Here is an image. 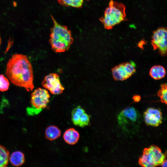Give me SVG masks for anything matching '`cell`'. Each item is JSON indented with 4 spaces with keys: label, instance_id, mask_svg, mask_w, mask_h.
I'll list each match as a JSON object with an SVG mask.
<instances>
[{
    "label": "cell",
    "instance_id": "cell-1",
    "mask_svg": "<svg viewBox=\"0 0 167 167\" xmlns=\"http://www.w3.org/2000/svg\"><path fill=\"white\" fill-rule=\"evenodd\" d=\"M6 74L14 85L23 87L28 92L34 88L32 66L26 55H13L7 63Z\"/></svg>",
    "mask_w": 167,
    "mask_h": 167
},
{
    "label": "cell",
    "instance_id": "cell-2",
    "mask_svg": "<svg viewBox=\"0 0 167 167\" xmlns=\"http://www.w3.org/2000/svg\"><path fill=\"white\" fill-rule=\"evenodd\" d=\"M53 25L50 29L49 42L53 50L62 53L68 50L73 42L71 32L68 27L58 23L51 15Z\"/></svg>",
    "mask_w": 167,
    "mask_h": 167
},
{
    "label": "cell",
    "instance_id": "cell-3",
    "mask_svg": "<svg viewBox=\"0 0 167 167\" xmlns=\"http://www.w3.org/2000/svg\"><path fill=\"white\" fill-rule=\"evenodd\" d=\"M126 16L125 5L122 3L111 0L108 6L105 11L104 15L99 20L105 29L110 30L115 25L127 20Z\"/></svg>",
    "mask_w": 167,
    "mask_h": 167
},
{
    "label": "cell",
    "instance_id": "cell-4",
    "mask_svg": "<svg viewBox=\"0 0 167 167\" xmlns=\"http://www.w3.org/2000/svg\"><path fill=\"white\" fill-rule=\"evenodd\" d=\"M165 154L158 146L152 145L145 148L138 161L139 164L144 167H153L161 165L165 159Z\"/></svg>",
    "mask_w": 167,
    "mask_h": 167
},
{
    "label": "cell",
    "instance_id": "cell-5",
    "mask_svg": "<svg viewBox=\"0 0 167 167\" xmlns=\"http://www.w3.org/2000/svg\"><path fill=\"white\" fill-rule=\"evenodd\" d=\"M139 118L137 110L133 107H129L122 110L117 118L119 125L123 130L127 131L137 125Z\"/></svg>",
    "mask_w": 167,
    "mask_h": 167
},
{
    "label": "cell",
    "instance_id": "cell-6",
    "mask_svg": "<svg viewBox=\"0 0 167 167\" xmlns=\"http://www.w3.org/2000/svg\"><path fill=\"white\" fill-rule=\"evenodd\" d=\"M151 44L154 50H157L162 56L167 55V31L166 28L160 27L153 32Z\"/></svg>",
    "mask_w": 167,
    "mask_h": 167
},
{
    "label": "cell",
    "instance_id": "cell-7",
    "mask_svg": "<svg viewBox=\"0 0 167 167\" xmlns=\"http://www.w3.org/2000/svg\"><path fill=\"white\" fill-rule=\"evenodd\" d=\"M50 95L45 89L38 88L31 94V104L32 109L38 113L46 107L49 102Z\"/></svg>",
    "mask_w": 167,
    "mask_h": 167
},
{
    "label": "cell",
    "instance_id": "cell-8",
    "mask_svg": "<svg viewBox=\"0 0 167 167\" xmlns=\"http://www.w3.org/2000/svg\"><path fill=\"white\" fill-rule=\"evenodd\" d=\"M135 65L129 62H123L111 69L113 79L116 81H123L131 77L136 72Z\"/></svg>",
    "mask_w": 167,
    "mask_h": 167
},
{
    "label": "cell",
    "instance_id": "cell-9",
    "mask_svg": "<svg viewBox=\"0 0 167 167\" xmlns=\"http://www.w3.org/2000/svg\"><path fill=\"white\" fill-rule=\"evenodd\" d=\"M42 86L54 95L62 93L64 88L62 84L58 74L55 73L49 74L45 76L41 83Z\"/></svg>",
    "mask_w": 167,
    "mask_h": 167
},
{
    "label": "cell",
    "instance_id": "cell-10",
    "mask_svg": "<svg viewBox=\"0 0 167 167\" xmlns=\"http://www.w3.org/2000/svg\"><path fill=\"white\" fill-rule=\"evenodd\" d=\"M144 121L148 126L157 127L162 122V115L158 109L149 108L143 114Z\"/></svg>",
    "mask_w": 167,
    "mask_h": 167
},
{
    "label": "cell",
    "instance_id": "cell-11",
    "mask_svg": "<svg viewBox=\"0 0 167 167\" xmlns=\"http://www.w3.org/2000/svg\"><path fill=\"white\" fill-rule=\"evenodd\" d=\"M79 137V133L73 128H70L67 130L63 135L64 141L70 145L75 144L78 141Z\"/></svg>",
    "mask_w": 167,
    "mask_h": 167
},
{
    "label": "cell",
    "instance_id": "cell-12",
    "mask_svg": "<svg viewBox=\"0 0 167 167\" xmlns=\"http://www.w3.org/2000/svg\"><path fill=\"white\" fill-rule=\"evenodd\" d=\"M166 70L162 66L154 65L150 69L149 74L153 79L159 80L163 78L166 74Z\"/></svg>",
    "mask_w": 167,
    "mask_h": 167
},
{
    "label": "cell",
    "instance_id": "cell-13",
    "mask_svg": "<svg viewBox=\"0 0 167 167\" xmlns=\"http://www.w3.org/2000/svg\"><path fill=\"white\" fill-rule=\"evenodd\" d=\"M9 160L13 165L15 166H20L24 162V155L20 151H15L13 152L9 156Z\"/></svg>",
    "mask_w": 167,
    "mask_h": 167
},
{
    "label": "cell",
    "instance_id": "cell-14",
    "mask_svg": "<svg viewBox=\"0 0 167 167\" xmlns=\"http://www.w3.org/2000/svg\"><path fill=\"white\" fill-rule=\"evenodd\" d=\"M45 135V138L47 139L53 141L56 139L60 136L61 131L55 126H50L46 129Z\"/></svg>",
    "mask_w": 167,
    "mask_h": 167
},
{
    "label": "cell",
    "instance_id": "cell-15",
    "mask_svg": "<svg viewBox=\"0 0 167 167\" xmlns=\"http://www.w3.org/2000/svg\"><path fill=\"white\" fill-rule=\"evenodd\" d=\"M9 157V151L4 146L0 144V167L7 166Z\"/></svg>",
    "mask_w": 167,
    "mask_h": 167
},
{
    "label": "cell",
    "instance_id": "cell-16",
    "mask_svg": "<svg viewBox=\"0 0 167 167\" xmlns=\"http://www.w3.org/2000/svg\"><path fill=\"white\" fill-rule=\"evenodd\" d=\"M85 112V110L79 105L72 110L71 113V120L74 125L78 126L80 118Z\"/></svg>",
    "mask_w": 167,
    "mask_h": 167
},
{
    "label": "cell",
    "instance_id": "cell-17",
    "mask_svg": "<svg viewBox=\"0 0 167 167\" xmlns=\"http://www.w3.org/2000/svg\"><path fill=\"white\" fill-rule=\"evenodd\" d=\"M84 0H58V3L65 6L80 8L83 5Z\"/></svg>",
    "mask_w": 167,
    "mask_h": 167
},
{
    "label": "cell",
    "instance_id": "cell-18",
    "mask_svg": "<svg viewBox=\"0 0 167 167\" xmlns=\"http://www.w3.org/2000/svg\"><path fill=\"white\" fill-rule=\"evenodd\" d=\"M157 96L160 98L161 101L166 105L167 103V85L166 83L161 85V88L157 92Z\"/></svg>",
    "mask_w": 167,
    "mask_h": 167
},
{
    "label": "cell",
    "instance_id": "cell-19",
    "mask_svg": "<svg viewBox=\"0 0 167 167\" xmlns=\"http://www.w3.org/2000/svg\"><path fill=\"white\" fill-rule=\"evenodd\" d=\"M10 83L8 79L3 75H0V91L4 92L9 88Z\"/></svg>",
    "mask_w": 167,
    "mask_h": 167
},
{
    "label": "cell",
    "instance_id": "cell-20",
    "mask_svg": "<svg viewBox=\"0 0 167 167\" xmlns=\"http://www.w3.org/2000/svg\"><path fill=\"white\" fill-rule=\"evenodd\" d=\"M89 121V116L85 112L81 116L79 119L78 126L81 127H84L88 125Z\"/></svg>",
    "mask_w": 167,
    "mask_h": 167
},
{
    "label": "cell",
    "instance_id": "cell-21",
    "mask_svg": "<svg viewBox=\"0 0 167 167\" xmlns=\"http://www.w3.org/2000/svg\"><path fill=\"white\" fill-rule=\"evenodd\" d=\"M132 99L135 102H137L140 101L141 97L139 95H135L133 97Z\"/></svg>",
    "mask_w": 167,
    "mask_h": 167
},
{
    "label": "cell",
    "instance_id": "cell-22",
    "mask_svg": "<svg viewBox=\"0 0 167 167\" xmlns=\"http://www.w3.org/2000/svg\"><path fill=\"white\" fill-rule=\"evenodd\" d=\"M167 160L165 159L161 165V166L163 167H167Z\"/></svg>",
    "mask_w": 167,
    "mask_h": 167
},
{
    "label": "cell",
    "instance_id": "cell-23",
    "mask_svg": "<svg viewBox=\"0 0 167 167\" xmlns=\"http://www.w3.org/2000/svg\"><path fill=\"white\" fill-rule=\"evenodd\" d=\"M1 42H2V40H1L0 35V46L1 44Z\"/></svg>",
    "mask_w": 167,
    "mask_h": 167
}]
</instances>
